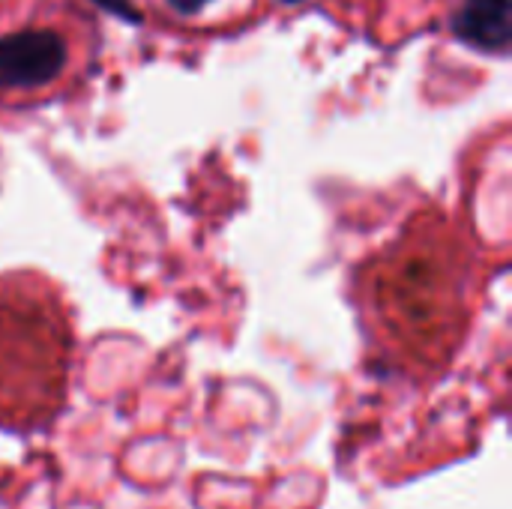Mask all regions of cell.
Returning a JSON list of instances; mask_svg holds the SVG:
<instances>
[{"label":"cell","mask_w":512,"mask_h":509,"mask_svg":"<svg viewBox=\"0 0 512 509\" xmlns=\"http://www.w3.org/2000/svg\"><path fill=\"white\" fill-rule=\"evenodd\" d=\"M450 27L459 42L486 54H501L512 39V0H462Z\"/></svg>","instance_id":"obj_4"},{"label":"cell","mask_w":512,"mask_h":509,"mask_svg":"<svg viewBox=\"0 0 512 509\" xmlns=\"http://www.w3.org/2000/svg\"><path fill=\"white\" fill-rule=\"evenodd\" d=\"M204 3H207V0H168V6H171L174 12H180V15H195Z\"/></svg>","instance_id":"obj_6"},{"label":"cell","mask_w":512,"mask_h":509,"mask_svg":"<svg viewBox=\"0 0 512 509\" xmlns=\"http://www.w3.org/2000/svg\"><path fill=\"white\" fill-rule=\"evenodd\" d=\"M279 3H288V6H297V3H303V0H279Z\"/></svg>","instance_id":"obj_7"},{"label":"cell","mask_w":512,"mask_h":509,"mask_svg":"<svg viewBox=\"0 0 512 509\" xmlns=\"http://www.w3.org/2000/svg\"><path fill=\"white\" fill-rule=\"evenodd\" d=\"M465 279V252L447 231H411L372 267V315L402 354L438 366L468 318Z\"/></svg>","instance_id":"obj_2"},{"label":"cell","mask_w":512,"mask_h":509,"mask_svg":"<svg viewBox=\"0 0 512 509\" xmlns=\"http://www.w3.org/2000/svg\"><path fill=\"white\" fill-rule=\"evenodd\" d=\"M75 333L69 306L39 273L0 276V429L48 426L66 405Z\"/></svg>","instance_id":"obj_1"},{"label":"cell","mask_w":512,"mask_h":509,"mask_svg":"<svg viewBox=\"0 0 512 509\" xmlns=\"http://www.w3.org/2000/svg\"><path fill=\"white\" fill-rule=\"evenodd\" d=\"M99 9H105L108 15H114V18H120V21H126V24H141L144 18H141V9L132 3V0H93Z\"/></svg>","instance_id":"obj_5"},{"label":"cell","mask_w":512,"mask_h":509,"mask_svg":"<svg viewBox=\"0 0 512 509\" xmlns=\"http://www.w3.org/2000/svg\"><path fill=\"white\" fill-rule=\"evenodd\" d=\"M66 39L54 30H15L0 36V87L36 90L66 66Z\"/></svg>","instance_id":"obj_3"}]
</instances>
